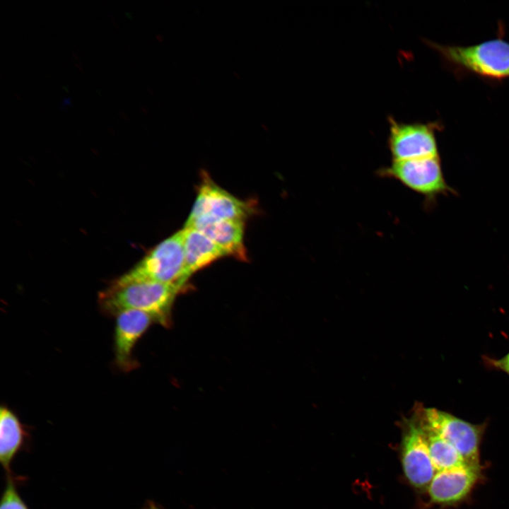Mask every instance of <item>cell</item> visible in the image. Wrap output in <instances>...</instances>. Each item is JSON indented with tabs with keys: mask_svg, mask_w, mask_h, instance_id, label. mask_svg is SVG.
I'll return each instance as SVG.
<instances>
[{
	"mask_svg": "<svg viewBox=\"0 0 509 509\" xmlns=\"http://www.w3.org/2000/svg\"><path fill=\"white\" fill-rule=\"evenodd\" d=\"M253 210L251 203L234 197L216 185L209 175L204 172L187 220L209 217L245 221Z\"/></svg>",
	"mask_w": 509,
	"mask_h": 509,
	"instance_id": "cell-8",
	"label": "cell"
},
{
	"mask_svg": "<svg viewBox=\"0 0 509 509\" xmlns=\"http://www.w3.org/2000/svg\"><path fill=\"white\" fill-rule=\"evenodd\" d=\"M389 122L388 145L393 160L438 156L435 134L438 124H404L392 118Z\"/></svg>",
	"mask_w": 509,
	"mask_h": 509,
	"instance_id": "cell-9",
	"label": "cell"
},
{
	"mask_svg": "<svg viewBox=\"0 0 509 509\" xmlns=\"http://www.w3.org/2000/svg\"><path fill=\"white\" fill-rule=\"evenodd\" d=\"M417 407L427 424L449 442L472 464H481V445L487 423L474 424L452 414L421 404Z\"/></svg>",
	"mask_w": 509,
	"mask_h": 509,
	"instance_id": "cell-4",
	"label": "cell"
},
{
	"mask_svg": "<svg viewBox=\"0 0 509 509\" xmlns=\"http://www.w3.org/2000/svg\"><path fill=\"white\" fill-rule=\"evenodd\" d=\"M141 509H160V508L154 502L148 501Z\"/></svg>",
	"mask_w": 509,
	"mask_h": 509,
	"instance_id": "cell-17",
	"label": "cell"
},
{
	"mask_svg": "<svg viewBox=\"0 0 509 509\" xmlns=\"http://www.w3.org/2000/svg\"><path fill=\"white\" fill-rule=\"evenodd\" d=\"M186 227L194 228L216 243L227 255L239 260L247 259L244 245V221L198 217L187 220Z\"/></svg>",
	"mask_w": 509,
	"mask_h": 509,
	"instance_id": "cell-11",
	"label": "cell"
},
{
	"mask_svg": "<svg viewBox=\"0 0 509 509\" xmlns=\"http://www.w3.org/2000/svg\"><path fill=\"white\" fill-rule=\"evenodd\" d=\"M413 413L426 433L431 460L436 472L468 463L449 442L427 424L417 406L414 407Z\"/></svg>",
	"mask_w": 509,
	"mask_h": 509,
	"instance_id": "cell-14",
	"label": "cell"
},
{
	"mask_svg": "<svg viewBox=\"0 0 509 509\" xmlns=\"http://www.w3.org/2000/svg\"><path fill=\"white\" fill-rule=\"evenodd\" d=\"M483 470L482 464L465 463L436 472L426 491L430 503L443 507L462 503L484 480Z\"/></svg>",
	"mask_w": 509,
	"mask_h": 509,
	"instance_id": "cell-7",
	"label": "cell"
},
{
	"mask_svg": "<svg viewBox=\"0 0 509 509\" xmlns=\"http://www.w3.org/2000/svg\"><path fill=\"white\" fill-rule=\"evenodd\" d=\"M114 332L115 364L121 371L127 373L138 366L133 351L139 339L152 323V316L144 312L127 310L116 317Z\"/></svg>",
	"mask_w": 509,
	"mask_h": 509,
	"instance_id": "cell-10",
	"label": "cell"
},
{
	"mask_svg": "<svg viewBox=\"0 0 509 509\" xmlns=\"http://www.w3.org/2000/svg\"><path fill=\"white\" fill-rule=\"evenodd\" d=\"M185 273L188 279L196 271L214 261L227 256V254L211 240L199 230L185 226L182 229Z\"/></svg>",
	"mask_w": 509,
	"mask_h": 509,
	"instance_id": "cell-13",
	"label": "cell"
},
{
	"mask_svg": "<svg viewBox=\"0 0 509 509\" xmlns=\"http://www.w3.org/2000/svg\"><path fill=\"white\" fill-rule=\"evenodd\" d=\"M123 276L183 286L187 279L182 230L158 244Z\"/></svg>",
	"mask_w": 509,
	"mask_h": 509,
	"instance_id": "cell-3",
	"label": "cell"
},
{
	"mask_svg": "<svg viewBox=\"0 0 509 509\" xmlns=\"http://www.w3.org/2000/svg\"><path fill=\"white\" fill-rule=\"evenodd\" d=\"M401 460L404 476L419 491H426L436 470L426 433L414 413L403 423Z\"/></svg>",
	"mask_w": 509,
	"mask_h": 509,
	"instance_id": "cell-5",
	"label": "cell"
},
{
	"mask_svg": "<svg viewBox=\"0 0 509 509\" xmlns=\"http://www.w3.org/2000/svg\"><path fill=\"white\" fill-rule=\"evenodd\" d=\"M380 175L399 181L427 197H434L450 189L445 182L438 156L393 160Z\"/></svg>",
	"mask_w": 509,
	"mask_h": 509,
	"instance_id": "cell-6",
	"label": "cell"
},
{
	"mask_svg": "<svg viewBox=\"0 0 509 509\" xmlns=\"http://www.w3.org/2000/svg\"><path fill=\"white\" fill-rule=\"evenodd\" d=\"M23 481L22 476H16L13 474L6 476L0 509H29L18 491V484Z\"/></svg>",
	"mask_w": 509,
	"mask_h": 509,
	"instance_id": "cell-15",
	"label": "cell"
},
{
	"mask_svg": "<svg viewBox=\"0 0 509 509\" xmlns=\"http://www.w3.org/2000/svg\"><path fill=\"white\" fill-rule=\"evenodd\" d=\"M182 288L177 284L129 279L122 275L99 294L98 304L102 312L109 317H116L124 311L138 310L167 326L173 303Z\"/></svg>",
	"mask_w": 509,
	"mask_h": 509,
	"instance_id": "cell-1",
	"label": "cell"
},
{
	"mask_svg": "<svg viewBox=\"0 0 509 509\" xmlns=\"http://www.w3.org/2000/svg\"><path fill=\"white\" fill-rule=\"evenodd\" d=\"M427 43L458 74H474L491 81L509 77V42L503 38L469 46Z\"/></svg>",
	"mask_w": 509,
	"mask_h": 509,
	"instance_id": "cell-2",
	"label": "cell"
},
{
	"mask_svg": "<svg viewBox=\"0 0 509 509\" xmlns=\"http://www.w3.org/2000/svg\"><path fill=\"white\" fill-rule=\"evenodd\" d=\"M483 361L488 368L503 372L509 376V352L500 358L483 356Z\"/></svg>",
	"mask_w": 509,
	"mask_h": 509,
	"instance_id": "cell-16",
	"label": "cell"
},
{
	"mask_svg": "<svg viewBox=\"0 0 509 509\" xmlns=\"http://www.w3.org/2000/svg\"><path fill=\"white\" fill-rule=\"evenodd\" d=\"M30 433L18 415L6 405L0 408V462L6 476L13 474L11 464L21 451L28 450Z\"/></svg>",
	"mask_w": 509,
	"mask_h": 509,
	"instance_id": "cell-12",
	"label": "cell"
}]
</instances>
